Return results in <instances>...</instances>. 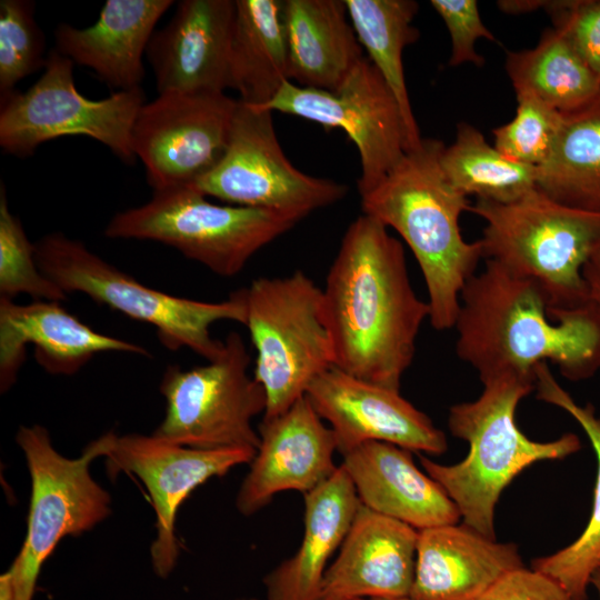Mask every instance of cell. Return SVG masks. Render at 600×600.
<instances>
[{
    "label": "cell",
    "mask_w": 600,
    "mask_h": 600,
    "mask_svg": "<svg viewBox=\"0 0 600 600\" xmlns=\"http://www.w3.org/2000/svg\"><path fill=\"white\" fill-rule=\"evenodd\" d=\"M322 293L334 367L399 391L430 316L412 288L402 243L362 213L344 232Z\"/></svg>",
    "instance_id": "cell-1"
},
{
    "label": "cell",
    "mask_w": 600,
    "mask_h": 600,
    "mask_svg": "<svg viewBox=\"0 0 600 600\" xmlns=\"http://www.w3.org/2000/svg\"><path fill=\"white\" fill-rule=\"evenodd\" d=\"M453 328L457 356L481 381L504 373L536 380L542 362L570 381L600 370L599 313L588 303L549 316L534 282L490 260L462 289Z\"/></svg>",
    "instance_id": "cell-2"
},
{
    "label": "cell",
    "mask_w": 600,
    "mask_h": 600,
    "mask_svg": "<svg viewBox=\"0 0 600 600\" xmlns=\"http://www.w3.org/2000/svg\"><path fill=\"white\" fill-rule=\"evenodd\" d=\"M444 144L427 138L370 191L360 196L362 213L396 230L413 253L428 291L436 330L454 327L460 296L483 259L480 240L463 239L459 219L468 198L440 167Z\"/></svg>",
    "instance_id": "cell-3"
},
{
    "label": "cell",
    "mask_w": 600,
    "mask_h": 600,
    "mask_svg": "<svg viewBox=\"0 0 600 600\" xmlns=\"http://www.w3.org/2000/svg\"><path fill=\"white\" fill-rule=\"evenodd\" d=\"M481 382L480 397L452 406L448 416L450 432L469 443L467 457L451 466L423 456L420 461L456 503L463 523L496 539L494 509L503 489L530 464L564 459L581 442L574 433L539 442L518 428V403L534 390L536 380L504 373Z\"/></svg>",
    "instance_id": "cell-4"
},
{
    "label": "cell",
    "mask_w": 600,
    "mask_h": 600,
    "mask_svg": "<svg viewBox=\"0 0 600 600\" xmlns=\"http://www.w3.org/2000/svg\"><path fill=\"white\" fill-rule=\"evenodd\" d=\"M469 211L484 221L483 259L534 282L549 316L588 304L582 272L600 246V211L561 203L538 187L510 203L477 200Z\"/></svg>",
    "instance_id": "cell-5"
},
{
    "label": "cell",
    "mask_w": 600,
    "mask_h": 600,
    "mask_svg": "<svg viewBox=\"0 0 600 600\" xmlns=\"http://www.w3.org/2000/svg\"><path fill=\"white\" fill-rule=\"evenodd\" d=\"M39 269L64 293L80 292L124 316L149 323L170 350L188 348L208 361L219 358L224 341L210 328L222 320L246 322V289L222 301H200L149 288L119 270L82 242L54 232L34 243Z\"/></svg>",
    "instance_id": "cell-6"
},
{
    "label": "cell",
    "mask_w": 600,
    "mask_h": 600,
    "mask_svg": "<svg viewBox=\"0 0 600 600\" xmlns=\"http://www.w3.org/2000/svg\"><path fill=\"white\" fill-rule=\"evenodd\" d=\"M244 289V326L257 351L253 378L267 397L263 419H271L288 411L334 366L323 293L300 270L258 278Z\"/></svg>",
    "instance_id": "cell-7"
},
{
    "label": "cell",
    "mask_w": 600,
    "mask_h": 600,
    "mask_svg": "<svg viewBox=\"0 0 600 600\" xmlns=\"http://www.w3.org/2000/svg\"><path fill=\"white\" fill-rule=\"evenodd\" d=\"M299 221L282 212L216 204L186 184L154 191L149 202L118 212L104 234L161 242L218 276L232 277Z\"/></svg>",
    "instance_id": "cell-8"
},
{
    "label": "cell",
    "mask_w": 600,
    "mask_h": 600,
    "mask_svg": "<svg viewBox=\"0 0 600 600\" xmlns=\"http://www.w3.org/2000/svg\"><path fill=\"white\" fill-rule=\"evenodd\" d=\"M112 432L91 442L81 457L69 459L52 446L42 426H21L16 436L31 476L28 530L8 579L12 600H32L43 562L66 536H79L110 513V494L91 477L89 466L106 456Z\"/></svg>",
    "instance_id": "cell-9"
},
{
    "label": "cell",
    "mask_w": 600,
    "mask_h": 600,
    "mask_svg": "<svg viewBox=\"0 0 600 600\" xmlns=\"http://www.w3.org/2000/svg\"><path fill=\"white\" fill-rule=\"evenodd\" d=\"M143 103L141 87L101 100L86 98L76 88L72 60L52 49L41 77L27 91L0 99V146L9 154L26 158L47 141L80 134L130 164L137 158L132 128Z\"/></svg>",
    "instance_id": "cell-10"
},
{
    "label": "cell",
    "mask_w": 600,
    "mask_h": 600,
    "mask_svg": "<svg viewBox=\"0 0 600 600\" xmlns=\"http://www.w3.org/2000/svg\"><path fill=\"white\" fill-rule=\"evenodd\" d=\"M250 354L238 332L224 339L222 354L206 366L167 368L160 392L167 408L154 437L193 449H258L253 417L264 413L262 386L248 373Z\"/></svg>",
    "instance_id": "cell-11"
},
{
    "label": "cell",
    "mask_w": 600,
    "mask_h": 600,
    "mask_svg": "<svg viewBox=\"0 0 600 600\" xmlns=\"http://www.w3.org/2000/svg\"><path fill=\"white\" fill-rule=\"evenodd\" d=\"M190 186L232 206L282 212L300 220L338 202L348 191L342 183L294 168L277 139L272 112L239 99L223 154Z\"/></svg>",
    "instance_id": "cell-12"
},
{
    "label": "cell",
    "mask_w": 600,
    "mask_h": 600,
    "mask_svg": "<svg viewBox=\"0 0 600 600\" xmlns=\"http://www.w3.org/2000/svg\"><path fill=\"white\" fill-rule=\"evenodd\" d=\"M257 108L342 129L359 151L360 196L383 180L409 151L397 99L368 57L358 62L336 92L287 81L271 101Z\"/></svg>",
    "instance_id": "cell-13"
},
{
    "label": "cell",
    "mask_w": 600,
    "mask_h": 600,
    "mask_svg": "<svg viewBox=\"0 0 600 600\" xmlns=\"http://www.w3.org/2000/svg\"><path fill=\"white\" fill-rule=\"evenodd\" d=\"M237 103L224 93L180 92L143 103L131 143L153 192L191 184L219 161Z\"/></svg>",
    "instance_id": "cell-14"
},
{
    "label": "cell",
    "mask_w": 600,
    "mask_h": 600,
    "mask_svg": "<svg viewBox=\"0 0 600 600\" xmlns=\"http://www.w3.org/2000/svg\"><path fill=\"white\" fill-rule=\"evenodd\" d=\"M256 449L246 447L193 449L142 434L112 432L106 453L108 474L133 473L144 483L156 511L157 537L151 546L154 572L167 578L178 559L176 516L181 503L200 484L230 469L250 463Z\"/></svg>",
    "instance_id": "cell-15"
},
{
    "label": "cell",
    "mask_w": 600,
    "mask_h": 600,
    "mask_svg": "<svg viewBox=\"0 0 600 600\" xmlns=\"http://www.w3.org/2000/svg\"><path fill=\"white\" fill-rule=\"evenodd\" d=\"M306 397L332 430L342 456L368 441L442 454L446 434L399 391L358 379L337 367L318 376Z\"/></svg>",
    "instance_id": "cell-16"
},
{
    "label": "cell",
    "mask_w": 600,
    "mask_h": 600,
    "mask_svg": "<svg viewBox=\"0 0 600 600\" xmlns=\"http://www.w3.org/2000/svg\"><path fill=\"white\" fill-rule=\"evenodd\" d=\"M258 433L259 447L236 499L243 516L258 512L279 492L306 494L338 469L333 432L306 396L281 416L262 419Z\"/></svg>",
    "instance_id": "cell-17"
},
{
    "label": "cell",
    "mask_w": 600,
    "mask_h": 600,
    "mask_svg": "<svg viewBox=\"0 0 600 600\" xmlns=\"http://www.w3.org/2000/svg\"><path fill=\"white\" fill-rule=\"evenodd\" d=\"M233 0H182L146 51L159 94L224 93L231 88Z\"/></svg>",
    "instance_id": "cell-18"
},
{
    "label": "cell",
    "mask_w": 600,
    "mask_h": 600,
    "mask_svg": "<svg viewBox=\"0 0 600 600\" xmlns=\"http://www.w3.org/2000/svg\"><path fill=\"white\" fill-rule=\"evenodd\" d=\"M28 344L37 362L52 374H73L96 354L117 351L149 356L143 347L94 331L58 301L18 304L0 298V388L16 381Z\"/></svg>",
    "instance_id": "cell-19"
},
{
    "label": "cell",
    "mask_w": 600,
    "mask_h": 600,
    "mask_svg": "<svg viewBox=\"0 0 600 600\" xmlns=\"http://www.w3.org/2000/svg\"><path fill=\"white\" fill-rule=\"evenodd\" d=\"M419 530L360 504L318 600L410 597Z\"/></svg>",
    "instance_id": "cell-20"
},
{
    "label": "cell",
    "mask_w": 600,
    "mask_h": 600,
    "mask_svg": "<svg viewBox=\"0 0 600 600\" xmlns=\"http://www.w3.org/2000/svg\"><path fill=\"white\" fill-rule=\"evenodd\" d=\"M360 503L417 530L456 524L461 514L444 489L414 464L410 450L368 441L342 456Z\"/></svg>",
    "instance_id": "cell-21"
},
{
    "label": "cell",
    "mask_w": 600,
    "mask_h": 600,
    "mask_svg": "<svg viewBox=\"0 0 600 600\" xmlns=\"http://www.w3.org/2000/svg\"><path fill=\"white\" fill-rule=\"evenodd\" d=\"M523 567L514 543L471 527L419 530L412 600H477L508 572Z\"/></svg>",
    "instance_id": "cell-22"
},
{
    "label": "cell",
    "mask_w": 600,
    "mask_h": 600,
    "mask_svg": "<svg viewBox=\"0 0 600 600\" xmlns=\"http://www.w3.org/2000/svg\"><path fill=\"white\" fill-rule=\"evenodd\" d=\"M172 4V0H108L90 27L60 23L54 49L91 69L111 89L140 88L143 54L157 22Z\"/></svg>",
    "instance_id": "cell-23"
},
{
    "label": "cell",
    "mask_w": 600,
    "mask_h": 600,
    "mask_svg": "<svg viewBox=\"0 0 600 600\" xmlns=\"http://www.w3.org/2000/svg\"><path fill=\"white\" fill-rule=\"evenodd\" d=\"M304 496V530L297 552L266 578L267 600H318L327 563L341 547L360 507L356 488L339 464Z\"/></svg>",
    "instance_id": "cell-24"
},
{
    "label": "cell",
    "mask_w": 600,
    "mask_h": 600,
    "mask_svg": "<svg viewBox=\"0 0 600 600\" xmlns=\"http://www.w3.org/2000/svg\"><path fill=\"white\" fill-rule=\"evenodd\" d=\"M289 80L336 92L363 58L344 0H284Z\"/></svg>",
    "instance_id": "cell-25"
},
{
    "label": "cell",
    "mask_w": 600,
    "mask_h": 600,
    "mask_svg": "<svg viewBox=\"0 0 600 600\" xmlns=\"http://www.w3.org/2000/svg\"><path fill=\"white\" fill-rule=\"evenodd\" d=\"M280 0H236L230 52L231 88L240 101L261 107L289 80Z\"/></svg>",
    "instance_id": "cell-26"
},
{
    "label": "cell",
    "mask_w": 600,
    "mask_h": 600,
    "mask_svg": "<svg viewBox=\"0 0 600 600\" xmlns=\"http://www.w3.org/2000/svg\"><path fill=\"white\" fill-rule=\"evenodd\" d=\"M537 398L568 412L588 436L597 457V479L590 519L568 547L534 559L532 568L556 580L572 600H587L593 572L600 567V417L592 404H578L542 362L534 370Z\"/></svg>",
    "instance_id": "cell-27"
},
{
    "label": "cell",
    "mask_w": 600,
    "mask_h": 600,
    "mask_svg": "<svg viewBox=\"0 0 600 600\" xmlns=\"http://www.w3.org/2000/svg\"><path fill=\"white\" fill-rule=\"evenodd\" d=\"M506 71L516 92H530L561 113L578 110L600 94V79L553 27L536 47L508 51Z\"/></svg>",
    "instance_id": "cell-28"
},
{
    "label": "cell",
    "mask_w": 600,
    "mask_h": 600,
    "mask_svg": "<svg viewBox=\"0 0 600 600\" xmlns=\"http://www.w3.org/2000/svg\"><path fill=\"white\" fill-rule=\"evenodd\" d=\"M537 187L561 203L600 211V94L563 113L556 146L537 168Z\"/></svg>",
    "instance_id": "cell-29"
},
{
    "label": "cell",
    "mask_w": 600,
    "mask_h": 600,
    "mask_svg": "<svg viewBox=\"0 0 600 600\" xmlns=\"http://www.w3.org/2000/svg\"><path fill=\"white\" fill-rule=\"evenodd\" d=\"M351 24L368 59L392 91L402 112L409 151L422 141L403 72V49L414 43L419 30L412 26L419 4L412 0H344Z\"/></svg>",
    "instance_id": "cell-30"
},
{
    "label": "cell",
    "mask_w": 600,
    "mask_h": 600,
    "mask_svg": "<svg viewBox=\"0 0 600 600\" xmlns=\"http://www.w3.org/2000/svg\"><path fill=\"white\" fill-rule=\"evenodd\" d=\"M439 161L447 180L467 198L510 203L537 188V168L509 160L467 122L458 124Z\"/></svg>",
    "instance_id": "cell-31"
},
{
    "label": "cell",
    "mask_w": 600,
    "mask_h": 600,
    "mask_svg": "<svg viewBox=\"0 0 600 600\" xmlns=\"http://www.w3.org/2000/svg\"><path fill=\"white\" fill-rule=\"evenodd\" d=\"M516 116L492 130L494 148L509 160L539 168L550 157L563 113L530 92H516Z\"/></svg>",
    "instance_id": "cell-32"
},
{
    "label": "cell",
    "mask_w": 600,
    "mask_h": 600,
    "mask_svg": "<svg viewBox=\"0 0 600 600\" xmlns=\"http://www.w3.org/2000/svg\"><path fill=\"white\" fill-rule=\"evenodd\" d=\"M44 37L34 19V3L0 1V99L19 81L44 69Z\"/></svg>",
    "instance_id": "cell-33"
},
{
    "label": "cell",
    "mask_w": 600,
    "mask_h": 600,
    "mask_svg": "<svg viewBox=\"0 0 600 600\" xmlns=\"http://www.w3.org/2000/svg\"><path fill=\"white\" fill-rule=\"evenodd\" d=\"M0 293L9 299L24 293L34 300L58 302L68 296L39 269L34 244L29 241L21 221L9 210L3 186L0 192Z\"/></svg>",
    "instance_id": "cell-34"
},
{
    "label": "cell",
    "mask_w": 600,
    "mask_h": 600,
    "mask_svg": "<svg viewBox=\"0 0 600 600\" xmlns=\"http://www.w3.org/2000/svg\"><path fill=\"white\" fill-rule=\"evenodd\" d=\"M544 10L600 79V0L548 1Z\"/></svg>",
    "instance_id": "cell-35"
},
{
    "label": "cell",
    "mask_w": 600,
    "mask_h": 600,
    "mask_svg": "<svg viewBox=\"0 0 600 600\" xmlns=\"http://www.w3.org/2000/svg\"><path fill=\"white\" fill-rule=\"evenodd\" d=\"M431 7L443 20L451 40L449 66L473 63L484 64V58L477 53L474 44L480 38L498 42L484 26L476 0H431Z\"/></svg>",
    "instance_id": "cell-36"
},
{
    "label": "cell",
    "mask_w": 600,
    "mask_h": 600,
    "mask_svg": "<svg viewBox=\"0 0 600 600\" xmlns=\"http://www.w3.org/2000/svg\"><path fill=\"white\" fill-rule=\"evenodd\" d=\"M477 600H572L552 578L521 567L504 574Z\"/></svg>",
    "instance_id": "cell-37"
},
{
    "label": "cell",
    "mask_w": 600,
    "mask_h": 600,
    "mask_svg": "<svg viewBox=\"0 0 600 600\" xmlns=\"http://www.w3.org/2000/svg\"><path fill=\"white\" fill-rule=\"evenodd\" d=\"M588 303L600 316V246L593 251L583 268Z\"/></svg>",
    "instance_id": "cell-38"
},
{
    "label": "cell",
    "mask_w": 600,
    "mask_h": 600,
    "mask_svg": "<svg viewBox=\"0 0 600 600\" xmlns=\"http://www.w3.org/2000/svg\"><path fill=\"white\" fill-rule=\"evenodd\" d=\"M591 584L596 588L600 600V567L593 572L591 578Z\"/></svg>",
    "instance_id": "cell-39"
},
{
    "label": "cell",
    "mask_w": 600,
    "mask_h": 600,
    "mask_svg": "<svg viewBox=\"0 0 600 600\" xmlns=\"http://www.w3.org/2000/svg\"><path fill=\"white\" fill-rule=\"evenodd\" d=\"M356 600H412L410 597L394 598V599H356Z\"/></svg>",
    "instance_id": "cell-40"
}]
</instances>
